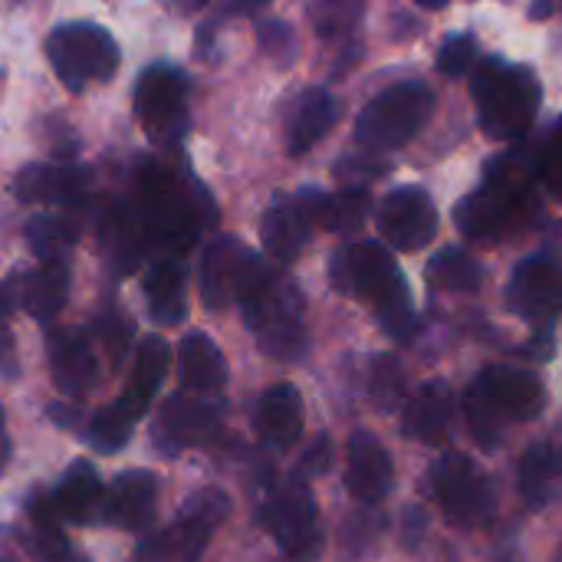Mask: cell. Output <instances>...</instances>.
<instances>
[{"instance_id":"6da1fadb","label":"cell","mask_w":562,"mask_h":562,"mask_svg":"<svg viewBox=\"0 0 562 562\" xmlns=\"http://www.w3.org/2000/svg\"><path fill=\"white\" fill-rule=\"evenodd\" d=\"M533 181H540V175H537V155L530 148H514L494 158L484 184L458 204L454 211L458 227L471 240H497L520 231L537 214Z\"/></svg>"},{"instance_id":"7a4b0ae2","label":"cell","mask_w":562,"mask_h":562,"mask_svg":"<svg viewBox=\"0 0 562 562\" xmlns=\"http://www.w3.org/2000/svg\"><path fill=\"white\" fill-rule=\"evenodd\" d=\"M244 323L257 336L260 349L280 362H296L306 356V326H303V296L293 280H283L260 257L250 260L237 296Z\"/></svg>"},{"instance_id":"3957f363","label":"cell","mask_w":562,"mask_h":562,"mask_svg":"<svg viewBox=\"0 0 562 562\" xmlns=\"http://www.w3.org/2000/svg\"><path fill=\"white\" fill-rule=\"evenodd\" d=\"M329 273L339 290L356 293L366 303H372L379 323L385 326V333L395 342H412L418 336V316L412 306L408 283H405L395 257L382 244L362 240V244L342 247L333 257Z\"/></svg>"},{"instance_id":"277c9868","label":"cell","mask_w":562,"mask_h":562,"mask_svg":"<svg viewBox=\"0 0 562 562\" xmlns=\"http://www.w3.org/2000/svg\"><path fill=\"white\" fill-rule=\"evenodd\" d=\"M540 379L514 366L484 369L464 395V418L481 448H497L507 422H530L543 412Z\"/></svg>"},{"instance_id":"5b68a950","label":"cell","mask_w":562,"mask_h":562,"mask_svg":"<svg viewBox=\"0 0 562 562\" xmlns=\"http://www.w3.org/2000/svg\"><path fill=\"white\" fill-rule=\"evenodd\" d=\"M471 95L477 105V122L484 135L497 142H514L527 135L540 109V82L527 66L487 56L477 63L471 79Z\"/></svg>"},{"instance_id":"8992f818","label":"cell","mask_w":562,"mask_h":562,"mask_svg":"<svg viewBox=\"0 0 562 562\" xmlns=\"http://www.w3.org/2000/svg\"><path fill=\"white\" fill-rule=\"evenodd\" d=\"M135 211L142 217L148 247H158V257L181 260L201 231V211L161 165H148L142 171Z\"/></svg>"},{"instance_id":"52a82bcc","label":"cell","mask_w":562,"mask_h":562,"mask_svg":"<svg viewBox=\"0 0 562 562\" xmlns=\"http://www.w3.org/2000/svg\"><path fill=\"white\" fill-rule=\"evenodd\" d=\"M435 112V92L425 82H398L379 92L356 119V142L369 151H392L412 142Z\"/></svg>"},{"instance_id":"ba28073f","label":"cell","mask_w":562,"mask_h":562,"mask_svg":"<svg viewBox=\"0 0 562 562\" xmlns=\"http://www.w3.org/2000/svg\"><path fill=\"white\" fill-rule=\"evenodd\" d=\"M260 524L270 530L277 547L290 562H316L323 553V524L316 510V497L306 484V477H286L280 481L263 507H260Z\"/></svg>"},{"instance_id":"9c48e42d","label":"cell","mask_w":562,"mask_h":562,"mask_svg":"<svg viewBox=\"0 0 562 562\" xmlns=\"http://www.w3.org/2000/svg\"><path fill=\"white\" fill-rule=\"evenodd\" d=\"M46 56L69 92H82L89 82L112 79L119 66L115 40L95 23H63L46 36Z\"/></svg>"},{"instance_id":"30bf717a","label":"cell","mask_w":562,"mask_h":562,"mask_svg":"<svg viewBox=\"0 0 562 562\" xmlns=\"http://www.w3.org/2000/svg\"><path fill=\"white\" fill-rule=\"evenodd\" d=\"M431 491L454 527H481L494 514L491 477L458 451H448L435 461Z\"/></svg>"},{"instance_id":"8fae6325","label":"cell","mask_w":562,"mask_h":562,"mask_svg":"<svg viewBox=\"0 0 562 562\" xmlns=\"http://www.w3.org/2000/svg\"><path fill=\"white\" fill-rule=\"evenodd\" d=\"M135 112L151 138L178 142L188 122V79L181 69L158 63L135 82Z\"/></svg>"},{"instance_id":"7c38bea8","label":"cell","mask_w":562,"mask_h":562,"mask_svg":"<svg viewBox=\"0 0 562 562\" xmlns=\"http://www.w3.org/2000/svg\"><path fill=\"white\" fill-rule=\"evenodd\" d=\"M221 431V405L211 395L178 392L165 398L155 422V448L165 454H178L184 448H204Z\"/></svg>"},{"instance_id":"4fadbf2b","label":"cell","mask_w":562,"mask_h":562,"mask_svg":"<svg viewBox=\"0 0 562 562\" xmlns=\"http://www.w3.org/2000/svg\"><path fill=\"white\" fill-rule=\"evenodd\" d=\"M379 234L395 250H422L438 234V211L425 188H395L379 204Z\"/></svg>"},{"instance_id":"5bb4252c","label":"cell","mask_w":562,"mask_h":562,"mask_svg":"<svg viewBox=\"0 0 562 562\" xmlns=\"http://www.w3.org/2000/svg\"><path fill=\"white\" fill-rule=\"evenodd\" d=\"M319 198L323 194H316V191H303L296 198H277L267 207L260 234H263L267 254L277 263H293L303 254L310 231L316 224V214H319Z\"/></svg>"},{"instance_id":"9a60e30c","label":"cell","mask_w":562,"mask_h":562,"mask_svg":"<svg viewBox=\"0 0 562 562\" xmlns=\"http://www.w3.org/2000/svg\"><path fill=\"white\" fill-rule=\"evenodd\" d=\"M227 514H231V501L224 491L204 487L191 494L181 504L178 524L171 527V560L168 562H201L211 537L227 520Z\"/></svg>"},{"instance_id":"2e32d148","label":"cell","mask_w":562,"mask_h":562,"mask_svg":"<svg viewBox=\"0 0 562 562\" xmlns=\"http://www.w3.org/2000/svg\"><path fill=\"white\" fill-rule=\"evenodd\" d=\"M158 510V477L151 471L119 474L102 497V520L125 533H145L155 527Z\"/></svg>"},{"instance_id":"e0dca14e","label":"cell","mask_w":562,"mask_h":562,"mask_svg":"<svg viewBox=\"0 0 562 562\" xmlns=\"http://www.w3.org/2000/svg\"><path fill=\"white\" fill-rule=\"evenodd\" d=\"M507 303L514 313L533 323H550L562 310V270L550 257H530L524 260L507 290Z\"/></svg>"},{"instance_id":"ac0fdd59","label":"cell","mask_w":562,"mask_h":562,"mask_svg":"<svg viewBox=\"0 0 562 562\" xmlns=\"http://www.w3.org/2000/svg\"><path fill=\"white\" fill-rule=\"evenodd\" d=\"M392 481H395V468H392V458L389 451L382 448V441L359 428L349 435V461H346V487L349 494L372 507V504H382L392 491Z\"/></svg>"},{"instance_id":"d6986e66","label":"cell","mask_w":562,"mask_h":562,"mask_svg":"<svg viewBox=\"0 0 562 562\" xmlns=\"http://www.w3.org/2000/svg\"><path fill=\"white\" fill-rule=\"evenodd\" d=\"M254 257H257L254 250H247L237 237H227V234L207 244L204 260H201V296L207 310H224L227 303H234L237 286Z\"/></svg>"},{"instance_id":"ffe728a7","label":"cell","mask_w":562,"mask_h":562,"mask_svg":"<svg viewBox=\"0 0 562 562\" xmlns=\"http://www.w3.org/2000/svg\"><path fill=\"white\" fill-rule=\"evenodd\" d=\"M46 352H49L53 385L66 398H82L92 392V385L99 379V362L89 346V336H82L76 329H53L46 339Z\"/></svg>"},{"instance_id":"44dd1931","label":"cell","mask_w":562,"mask_h":562,"mask_svg":"<svg viewBox=\"0 0 562 562\" xmlns=\"http://www.w3.org/2000/svg\"><path fill=\"white\" fill-rule=\"evenodd\" d=\"M89 171L76 165H26L16 181L13 194L23 204H49V207H76L86 198Z\"/></svg>"},{"instance_id":"7402d4cb","label":"cell","mask_w":562,"mask_h":562,"mask_svg":"<svg viewBox=\"0 0 562 562\" xmlns=\"http://www.w3.org/2000/svg\"><path fill=\"white\" fill-rule=\"evenodd\" d=\"M257 438L273 451H290L303 435V398L293 385L280 382L267 389L254 412Z\"/></svg>"},{"instance_id":"603a6c76","label":"cell","mask_w":562,"mask_h":562,"mask_svg":"<svg viewBox=\"0 0 562 562\" xmlns=\"http://www.w3.org/2000/svg\"><path fill=\"white\" fill-rule=\"evenodd\" d=\"M69 296V263L40 260L36 270H26L13 280V300L40 323H49Z\"/></svg>"},{"instance_id":"cb8c5ba5","label":"cell","mask_w":562,"mask_h":562,"mask_svg":"<svg viewBox=\"0 0 562 562\" xmlns=\"http://www.w3.org/2000/svg\"><path fill=\"white\" fill-rule=\"evenodd\" d=\"M102 247L115 277H125L142 263L148 254V237L135 204H112L102 214Z\"/></svg>"},{"instance_id":"d4e9b609","label":"cell","mask_w":562,"mask_h":562,"mask_svg":"<svg viewBox=\"0 0 562 562\" xmlns=\"http://www.w3.org/2000/svg\"><path fill=\"white\" fill-rule=\"evenodd\" d=\"M178 379L184 392L194 395H217L227 385V362L217 342L204 333H191L178 342Z\"/></svg>"},{"instance_id":"484cf974","label":"cell","mask_w":562,"mask_h":562,"mask_svg":"<svg viewBox=\"0 0 562 562\" xmlns=\"http://www.w3.org/2000/svg\"><path fill=\"white\" fill-rule=\"evenodd\" d=\"M454 418V392L435 379L425 382L408 402H405V435H412L415 441L425 445H438Z\"/></svg>"},{"instance_id":"4316f807","label":"cell","mask_w":562,"mask_h":562,"mask_svg":"<svg viewBox=\"0 0 562 562\" xmlns=\"http://www.w3.org/2000/svg\"><path fill=\"white\" fill-rule=\"evenodd\" d=\"M168 362H171V352H168V342L161 336H145L138 352H135V362H132V379L125 385V392L119 395V402L135 415L142 418L155 398V392L161 389L165 382V372H168Z\"/></svg>"},{"instance_id":"83f0119b","label":"cell","mask_w":562,"mask_h":562,"mask_svg":"<svg viewBox=\"0 0 562 562\" xmlns=\"http://www.w3.org/2000/svg\"><path fill=\"white\" fill-rule=\"evenodd\" d=\"M336 122V99L326 89H306L296 95L286 115V148L290 155H306Z\"/></svg>"},{"instance_id":"f1b7e54d","label":"cell","mask_w":562,"mask_h":562,"mask_svg":"<svg viewBox=\"0 0 562 562\" xmlns=\"http://www.w3.org/2000/svg\"><path fill=\"white\" fill-rule=\"evenodd\" d=\"M102 497H105V487H102L99 471L89 461H76L63 474V481L56 484L53 504H56L59 520H66V524H92V517L102 510Z\"/></svg>"},{"instance_id":"f546056e","label":"cell","mask_w":562,"mask_h":562,"mask_svg":"<svg viewBox=\"0 0 562 562\" xmlns=\"http://www.w3.org/2000/svg\"><path fill=\"white\" fill-rule=\"evenodd\" d=\"M148 313L158 326H178L188 313L184 306V263L178 257H158L145 273Z\"/></svg>"},{"instance_id":"4dcf8cb0","label":"cell","mask_w":562,"mask_h":562,"mask_svg":"<svg viewBox=\"0 0 562 562\" xmlns=\"http://www.w3.org/2000/svg\"><path fill=\"white\" fill-rule=\"evenodd\" d=\"M26 514H30V537L23 540L33 562H89L86 557H79L69 540L63 537L59 530V514H56V504H53V494H33L30 504H26Z\"/></svg>"},{"instance_id":"1f68e13d","label":"cell","mask_w":562,"mask_h":562,"mask_svg":"<svg viewBox=\"0 0 562 562\" xmlns=\"http://www.w3.org/2000/svg\"><path fill=\"white\" fill-rule=\"evenodd\" d=\"M562 491V454L553 445H530L520 458V497L527 507L543 510Z\"/></svg>"},{"instance_id":"d6a6232c","label":"cell","mask_w":562,"mask_h":562,"mask_svg":"<svg viewBox=\"0 0 562 562\" xmlns=\"http://www.w3.org/2000/svg\"><path fill=\"white\" fill-rule=\"evenodd\" d=\"M484 280L481 263L461 247H445L428 263V283L448 293H474Z\"/></svg>"},{"instance_id":"836d02e7","label":"cell","mask_w":562,"mask_h":562,"mask_svg":"<svg viewBox=\"0 0 562 562\" xmlns=\"http://www.w3.org/2000/svg\"><path fill=\"white\" fill-rule=\"evenodd\" d=\"M76 237H79V224L72 214H36L26 224V240L40 260H66Z\"/></svg>"},{"instance_id":"e575fe53","label":"cell","mask_w":562,"mask_h":562,"mask_svg":"<svg viewBox=\"0 0 562 562\" xmlns=\"http://www.w3.org/2000/svg\"><path fill=\"white\" fill-rule=\"evenodd\" d=\"M135 422H138V418L115 398L112 405H105L102 412H95V415L89 418V428H86L82 435H86V441H89L95 451L112 454V451H122V448L128 445Z\"/></svg>"},{"instance_id":"d590c367","label":"cell","mask_w":562,"mask_h":562,"mask_svg":"<svg viewBox=\"0 0 562 562\" xmlns=\"http://www.w3.org/2000/svg\"><path fill=\"white\" fill-rule=\"evenodd\" d=\"M369 207H372V198H369L366 188H346V191H339L333 198H319L316 221L323 227L336 231V234H349L366 221Z\"/></svg>"},{"instance_id":"8d00e7d4","label":"cell","mask_w":562,"mask_h":562,"mask_svg":"<svg viewBox=\"0 0 562 562\" xmlns=\"http://www.w3.org/2000/svg\"><path fill=\"white\" fill-rule=\"evenodd\" d=\"M369 389L375 395V402L382 408H392L405 398V375H402V366L392 359V356H382L372 362V372H369Z\"/></svg>"},{"instance_id":"74e56055","label":"cell","mask_w":562,"mask_h":562,"mask_svg":"<svg viewBox=\"0 0 562 562\" xmlns=\"http://www.w3.org/2000/svg\"><path fill=\"white\" fill-rule=\"evenodd\" d=\"M95 333H99V339L105 342V349L112 352V362H119V359L128 352V346H132L135 326H132L128 316H122L119 310H105V313L95 319Z\"/></svg>"},{"instance_id":"f35d334b","label":"cell","mask_w":562,"mask_h":562,"mask_svg":"<svg viewBox=\"0 0 562 562\" xmlns=\"http://www.w3.org/2000/svg\"><path fill=\"white\" fill-rule=\"evenodd\" d=\"M537 175L553 198H562V119L537 155Z\"/></svg>"},{"instance_id":"ab89813d","label":"cell","mask_w":562,"mask_h":562,"mask_svg":"<svg viewBox=\"0 0 562 562\" xmlns=\"http://www.w3.org/2000/svg\"><path fill=\"white\" fill-rule=\"evenodd\" d=\"M474 56H477V40L474 36H468V33L451 36L438 53V69L445 76H464L474 66Z\"/></svg>"},{"instance_id":"60d3db41","label":"cell","mask_w":562,"mask_h":562,"mask_svg":"<svg viewBox=\"0 0 562 562\" xmlns=\"http://www.w3.org/2000/svg\"><path fill=\"white\" fill-rule=\"evenodd\" d=\"M171 560V527L168 530H145L135 543L132 562H168Z\"/></svg>"},{"instance_id":"b9f144b4","label":"cell","mask_w":562,"mask_h":562,"mask_svg":"<svg viewBox=\"0 0 562 562\" xmlns=\"http://www.w3.org/2000/svg\"><path fill=\"white\" fill-rule=\"evenodd\" d=\"M329 464H333V441H329V435H319V438L303 451L300 474H303V477H316V474H326Z\"/></svg>"},{"instance_id":"7bdbcfd3","label":"cell","mask_w":562,"mask_h":562,"mask_svg":"<svg viewBox=\"0 0 562 562\" xmlns=\"http://www.w3.org/2000/svg\"><path fill=\"white\" fill-rule=\"evenodd\" d=\"M0 372L13 375L16 362H13V336H10V290L0 286Z\"/></svg>"},{"instance_id":"ee69618b","label":"cell","mask_w":562,"mask_h":562,"mask_svg":"<svg viewBox=\"0 0 562 562\" xmlns=\"http://www.w3.org/2000/svg\"><path fill=\"white\" fill-rule=\"evenodd\" d=\"M49 418L66 425V428H79V405H53Z\"/></svg>"},{"instance_id":"f6af8a7d","label":"cell","mask_w":562,"mask_h":562,"mask_svg":"<svg viewBox=\"0 0 562 562\" xmlns=\"http://www.w3.org/2000/svg\"><path fill=\"white\" fill-rule=\"evenodd\" d=\"M10 458V438H7V422H3V408H0V471L7 468Z\"/></svg>"},{"instance_id":"bcb514c9","label":"cell","mask_w":562,"mask_h":562,"mask_svg":"<svg viewBox=\"0 0 562 562\" xmlns=\"http://www.w3.org/2000/svg\"><path fill=\"white\" fill-rule=\"evenodd\" d=\"M263 3H270V0H234V10L250 13V10H257V7H263Z\"/></svg>"},{"instance_id":"7dc6e473","label":"cell","mask_w":562,"mask_h":562,"mask_svg":"<svg viewBox=\"0 0 562 562\" xmlns=\"http://www.w3.org/2000/svg\"><path fill=\"white\" fill-rule=\"evenodd\" d=\"M418 3H422V7H431V10H435V7H445V3H451V0H418Z\"/></svg>"},{"instance_id":"c3c4849f","label":"cell","mask_w":562,"mask_h":562,"mask_svg":"<svg viewBox=\"0 0 562 562\" xmlns=\"http://www.w3.org/2000/svg\"><path fill=\"white\" fill-rule=\"evenodd\" d=\"M497 562H520V557H514V553H507V557H501Z\"/></svg>"},{"instance_id":"681fc988","label":"cell","mask_w":562,"mask_h":562,"mask_svg":"<svg viewBox=\"0 0 562 562\" xmlns=\"http://www.w3.org/2000/svg\"><path fill=\"white\" fill-rule=\"evenodd\" d=\"M0 562H13V560H10V557H0Z\"/></svg>"},{"instance_id":"f907efd6","label":"cell","mask_w":562,"mask_h":562,"mask_svg":"<svg viewBox=\"0 0 562 562\" xmlns=\"http://www.w3.org/2000/svg\"><path fill=\"white\" fill-rule=\"evenodd\" d=\"M560 562H562V557H560Z\"/></svg>"}]
</instances>
